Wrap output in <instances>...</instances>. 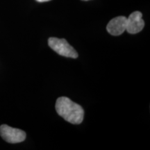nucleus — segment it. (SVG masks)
<instances>
[{"label":"nucleus","instance_id":"1","mask_svg":"<svg viewBox=\"0 0 150 150\" xmlns=\"http://www.w3.org/2000/svg\"><path fill=\"white\" fill-rule=\"evenodd\" d=\"M56 110L65 120L73 125H79L83 122L84 110L76 103L67 97H59L56 102Z\"/></svg>","mask_w":150,"mask_h":150},{"label":"nucleus","instance_id":"2","mask_svg":"<svg viewBox=\"0 0 150 150\" xmlns=\"http://www.w3.org/2000/svg\"><path fill=\"white\" fill-rule=\"evenodd\" d=\"M48 45L50 48L59 55L72 59H76L78 57L77 52L65 39H60L54 37L50 38Z\"/></svg>","mask_w":150,"mask_h":150},{"label":"nucleus","instance_id":"3","mask_svg":"<svg viewBox=\"0 0 150 150\" xmlns=\"http://www.w3.org/2000/svg\"><path fill=\"white\" fill-rule=\"evenodd\" d=\"M0 136L8 143H19L26 139V133L21 129L13 128L6 125L0 126Z\"/></svg>","mask_w":150,"mask_h":150},{"label":"nucleus","instance_id":"4","mask_svg":"<svg viewBox=\"0 0 150 150\" xmlns=\"http://www.w3.org/2000/svg\"><path fill=\"white\" fill-rule=\"evenodd\" d=\"M142 14L140 11L132 13L128 18H127L126 31L131 34H136L140 32L144 27L145 22L142 20Z\"/></svg>","mask_w":150,"mask_h":150},{"label":"nucleus","instance_id":"5","mask_svg":"<svg viewBox=\"0 0 150 150\" xmlns=\"http://www.w3.org/2000/svg\"><path fill=\"white\" fill-rule=\"evenodd\" d=\"M127 18L125 16H118L112 19L106 27L107 31L110 35L117 36L121 35L126 31Z\"/></svg>","mask_w":150,"mask_h":150},{"label":"nucleus","instance_id":"6","mask_svg":"<svg viewBox=\"0 0 150 150\" xmlns=\"http://www.w3.org/2000/svg\"><path fill=\"white\" fill-rule=\"evenodd\" d=\"M36 1H38V2H46V1H51V0H36Z\"/></svg>","mask_w":150,"mask_h":150},{"label":"nucleus","instance_id":"7","mask_svg":"<svg viewBox=\"0 0 150 150\" xmlns=\"http://www.w3.org/2000/svg\"><path fill=\"white\" fill-rule=\"evenodd\" d=\"M82 1H89V0H82Z\"/></svg>","mask_w":150,"mask_h":150}]
</instances>
